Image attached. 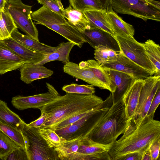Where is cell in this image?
<instances>
[{
	"instance_id": "d6986e66",
	"label": "cell",
	"mask_w": 160,
	"mask_h": 160,
	"mask_svg": "<svg viewBox=\"0 0 160 160\" xmlns=\"http://www.w3.org/2000/svg\"><path fill=\"white\" fill-rule=\"evenodd\" d=\"M3 41L8 47L28 63H37L42 60L46 54L19 43L11 37Z\"/></svg>"
},
{
	"instance_id": "d4e9b609",
	"label": "cell",
	"mask_w": 160,
	"mask_h": 160,
	"mask_svg": "<svg viewBox=\"0 0 160 160\" xmlns=\"http://www.w3.org/2000/svg\"><path fill=\"white\" fill-rule=\"evenodd\" d=\"M75 45L74 43L70 41L61 42L59 44L58 48L51 53L46 54L42 60L35 64L43 65L54 61H59L66 63L70 61V53Z\"/></svg>"
},
{
	"instance_id": "ffe728a7",
	"label": "cell",
	"mask_w": 160,
	"mask_h": 160,
	"mask_svg": "<svg viewBox=\"0 0 160 160\" xmlns=\"http://www.w3.org/2000/svg\"><path fill=\"white\" fill-rule=\"evenodd\" d=\"M112 144L103 145L95 142L86 137L81 140L78 151L70 156L68 160H84L87 155L108 152Z\"/></svg>"
},
{
	"instance_id": "8fae6325",
	"label": "cell",
	"mask_w": 160,
	"mask_h": 160,
	"mask_svg": "<svg viewBox=\"0 0 160 160\" xmlns=\"http://www.w3.org/2000/svg\"><path fill=\"white\" fill-rule=\"evenodd\" d=\"M46 84L48 89L47 92L29 96H17L12 98V104L19 110L31 108L39 109L59 95L52 85Z\"/></svg>"
},
{
	"instance_id": "ba28073f",
	"label": "cell",
	"mask_w": 160,
	"mask_h": 160,
	"mask_svg": "<svg viewBox=\"0 0 160 160\" xmlns=\"http://www.w3.org/2000/svg\"><path fill=\"white\" fill-rule=\"evenodd\" d=\"M32 8L21 0H9L6 2L4 8L11 15L18 28L30 37L39 41L38 31L31 18Z\"/></svg>"
},
{
	"instance_id": "7c38bea8",
	"label": "cell",
	"mask_w": 160,
	"mask_h": 160,
	"mask_svg": "<svg viewBox=\"0 0 160 160\" xmlns=\"http://www.w3.org/2000/svg\"><path fill=\"white\" fill-rule=\"evenodd\" d=\"M102 67L121 72L128 74L135 80L144 79L153 75L129 59L121 52L115 61L101 65Z\"/></svg>"
},
{
	"instance_id": "9c48e42d",
	"label": "cell",
	"mask_w": 160,
	"mask_h": 160,
	"mask_svg": "<svg viewBox=\"0 0 160 160\" xmlns=\"http://www.w3.org/2000/svg\"><path fill=\"white\" fill-rule=\"evenodd\" d=\"M120 51L124 55L142 68L155 74L152 66L146 54L144 43L133 37L115 35Z\"/></svg>"
},
{
	"instance_id": "ab89813d",
	"label": "cell",
	"mask_w": 160,
	"mask_h": 160,
	"mask_svg": "<svg viewBox=\"0 0 160 160\" xmlns=\"http://www.w3.org/2000/svg\"><path fill=\"white\" fill-rule=\"evenodd\" d=\"M6 160H28L26 151L20 147L14 149Z\"/></svg>"
},
{
	"instance_id": "e0dca14e",
	"label": "cell",
	"mask_w": 160,
	"mask_h": 160,
	"mask_svg": "<svg viewBox=\"0 0 160 160\" xmlns=\"http://www.w3.org/2000/svg\"><path fill=\"white\" fill-rule=\"evenodd\" d=\"M64 72L69 75L81 80L91 85L101 89L107 90L106 87L95 76L90 69L81 68L77 64L72 62L65 63L63 67Z\"/></svg>"
},
{
	"instance_id": "7dc6e473",
	"label": "cell",
	"mask_w": 160,
	"mask_h": 160,
	"mask_svg": "<svg viewBox=\"0 0 160 160\" xmlns=\"http://www.w3.org/2000/svg\"><path fill=\"white\" fill-rule=\"evenodd\" d=\"M5 0V1L6 2H7V1H8L9 0Z\"/></svg>"
},
{
	"instance_id": "cb8c5ba5",
	"label": "cell",
	"mask_w": 160,
	"mask_h": 160,
	"mask_svg": "<svg viewBox=\"0 0 160 160\" xmlns=\"http://www.w3.org/2000/svg\"><path fill=\"white\" fill-rule=\"evenodd\" d=\"M80 67L88 68L93 72L96 78L107 88V90L113 93L115 90V87L112 83L107 71L96 61L93 59L82 61L79 64Z\"/></svg>"
},
{
	"instance_id": "4dcf8cb0",
	"label": "cell",
	"mask_w": 160,
	"mask_h": 160,
	"mask_svg": "<svg viewBox=\"0 0 160 160\" xmlns=\"http://www.w3.org/2000/svg\"><path fill=\"white\" fill-rule=\"evenodd\" d=\"M0 129L17 146L26 151L25 139L21 130L0 122Z\"/></svg>"
},
{
	"instance_id": "e575fe53",
	"label": "cell",
	"mask_w": 160,
	"mask_h": 160,
	"mask_svg": "<svg viewBox=\"0 0 160 160\" xmlns=\"http://www.w3.org/2000/svg\"><path fill=\"white\" fill-rule=\"evenodd\" d=\"M62 90L66 93L89 95L95 92V88L91 85L72 83L63 87Z\"/></svg>"
},
{
	"instance_id": "4316f807",
	"label": "cell",
	"mask_w": 160,
	"mask_h": 160,
	"mask_svg": "<svg viewBox=\"0 0 160 160\" xmlns=\"http://www.w3.org/2000/svg\"><path fill=\"white\" fill-rule=\"evenodd\" d=\"M0 122L21 130L26 123L11 111L5 102L0 100Z\"/></svg>"
},
{
	"instance_id": "ac0fdd59",
	"label": "cell",
	"mask_w": 160,
	"mask_h": 160,
	"mask_svg": "<svg viewBox=\"0 0 160 160\" xmlns=\"http://www.w3.org/2000/svg\"><path fill=\"white\" fill-rule=\"evenodd\" d=\"M21 80L27 84L35 80L48 78L53 74L54 72L43 65L27 63L19 68Z\"/></svg>"
},
{
	"instance_id": "60d3db41",
	"label": "cell",
	"mask_w": 160,
	"mask_h": 160,
	"mask_svg": "<svg viewBox=\"0 0 160 160\" xmlns=\"http://www.w3.org/2000/svg\"><path fill=\"white\" fill-rule=\"evenodd\" d=\"M144 150L128 153L120 157L118 160H141L142 155Z\"/></svg>"
},
{
	"instance_id": "52a82bcc",
	"label": "cell",
	"mask_w": 160,
	"mask_h": 160,
	"mask_svg": "<svg viewBox=\"0 0 160 160\" xmlns=\"http://www.w3.org/2000/svg\"><path fill=\"white\" fill-rule=\"evenodd\" d=\"M39 128L24 125L21 130L25 140L28 160H60L54 148L49 147L40 134Z\"/></svg>"
},
{
	"instance_id": "f546056e",
	"label": "cell",
	"mask_w": 160,
	"mask_h": 160,
	"mask_svg": "<svg viewBox=\"0 0 160 160\" xmlns=\"http://www.w3.org/2000/svg\"><path fill=\"white\" fill-rule=\"evenodd\" d=\"M95 49L94 58L101 65L115 61L119 53L108 48L102 46H98Z\"/></svg>"
},
{
	"instance_id": "1f68e13d",
	"label": "cell",
	"mask_w": 160,
	"mask_h": 160,
	"mask_svg": "<svg viewBox=\"0 0 160 160\" xmlns=\"http://www.w3.org/2000/svg\"><path fill=\"white\" fill-rule=\"evenodd\" d=\"M38 131L48 146L51 148H55L60 147L66 141L65 139L59 136L55 131L52 129L39 128Z\"/></svg>"
},
{
	"instance_id": "8992f818",
	"label": "cell",
	"mask_w": 160,
	"mask_h": 160,
	"mask_svg": "<svg viewBox=\"0 0 160 160\" xmlns=\"http://www.w3.org/2000/svg\"><path fill=\"white\" fill-rule=\"evenodd\" d=\"M113 10L144 21H160V2L155 0H111Z\"/></svg>"
},
{
	"instance_id": "d590c367",
	"label": "cell",
	"mask_w": 160,
	"mask_h": 160,
	"mask_svg": "<svg viewBox=\"0 0 160 160\" xmlns=\"http://www.w3.org/2000/svg\"><path fill=\"white\" fill-rule=\"evenodd\" d=\"M40 4L51 11L62 15V10L64 9L61 1L59 0H37Z\"/></svg>"
},
{
	"instance_id": "603a6c76",
	"label": "cell",
	"mask_w": 160,
	"mask_h": 160,
	"mask_svg": "<svg viewBox=\"0 0 160 160\" xmlns=\"http://www.w3.org/2000/svg\"><path fill=\"white\" fill-rule=\"evenodd\" d=\"M63 16L68 23L81 33L90 28L89 22L83 12L73 8L70 5L62 10Z\"/></svg>"
},
{
	"instance_id": "bcb514c9",
	"label": "cell",
	"mask_w": 160,
	"mask_h": 160,
	"mask_svg": "<svg viewBox=\"0 0 160 160\" xmlns=\"http://www.w3.org/2000/svg\"><path fill=\"white\" fill-rule=\"evenodd\" d=\"M6 2L5 0H0V9H4Z\"/></svg>"
},
{
	"instance_id": "44dd1931",
	"label": "cell",
	"mask_w": 160,
	"mask_h": 160,
	"mask_svg": "<svg viewBox=\"0 0 160 160\" xmlns=\"http://www.w3.org/2000/svg\"><path fill=\"white\" fill-rule=\"evenodd\" d=\"M83 13L90 27L101 29L115 36L106 11L102 9L95 10L85 11Z\"/></svg>"
},
{
	"instance_id": "f1b7e54d",
	"label": "cell",
	"mask_w": 160,
	"mask_h": 160,
	"mask_svg": "<svg viewBox=\"0 0 160 160\" xmlns=\"http://www.w3.org/2000/svg\"><path fill=\"white\" fill-rule=\"evenodd\" d=\"M80 137L66 141L60 147L54 148L60 160H68V158L78 150L81 140Z\"/></svg>"
},
{
	"instance_id": "7a4b0ae2",
	"label": "cell",
	"mask_w": 160,
	"mask_h": 160,
	"mask_svg": "<svg viewBox=\"0 0 160 160\" xmlns=\"http://www.w3.org/2000/svg\"><path fill=\"white\" fill-rule=\"evenodd\" d=\"M123 134L112 144L108 151L112 160H118L128 153L145 150L153 140L160 137V122L145 117L137 126L131 121Z\"/></svg>"
},
{
	"instance_id": "484cf974",
	"label": "cell",
	"mask_w": 160,
	"mask_h": 160,
	"mask_svg": "<svg viewBox=\"0 0 160 160\" xmlns=\"http://www.w3.org/2000/svg\"><path fill=\"white\" fill-rule=\"evenodd\" d=\"M107 13L115 36L133 37L135 29L133 26L123 21L114 11Z\"/></svg>"
},
{
	"instance_id": "f35d334b",
	"label": "cell",
	"mask_w": 160,
	"mask_h": 160,
	"mask_svg": "<svg viewBox=\"0 0 160 160\" xmlns=\"http://www.w3.org/2000/svg\"><path fill=\"white\" fill-rule=\"evenodd\" d=\"M160 102V88L156 93L150 105L146 117L153 118L155 111Z\"/></svg>"
},
{
	"instance_id": "277c9868",
	"label": "cell",
	"mask_w": 160,
	"mask_h": 160,
	"mask_svg": "<svg viewBox=\"0 0 160 160\" xmlns=\"http://www.w3.org/2000/svg\"><path fill=\"white\" fill-rule=\"evenodd\" d=\"M31 16L35 23L46 26L80 48L87 42L82 34L71 26L63 16L44 6L32 12Z\"/></svg>"
},
{
	"instance_id": "5b68a950",
	"label": "cell",
	"mask_w": 160,
	"mask_h": 160,
	"mask_svg": "<svg viewBox=\"0 0 160 160\" xmlns=\"http://www.w3.org/2000/svg\"><path fill=\"white\" fill-rule=\"evenodd\" d=\"M112 104V93L98 107L76 122L55 131L66 141L87 137L100 122Z\"/></svg>"
},
{
	"instance_id": "83f0119b",
	"label": "cell",
	"mask_w": 160,
	"mask_h": 160,
	"mask_svg": "<svg viewBox=\"0 0 160 160\" xmlns=\"http://www.w3.org/2000/svg\"><path fill=\"white\" fill-rule=\"evenodd\" d=\"M147 56L156 75H160V47L153 40L148 39L144 43Z\"/></svg>"
},
{
	"instance_id": "3957f363",
	"label": "cell",
	"mask_w": 160,
	"mask_h": 160,
	"mask_svg": "<svg viewBox=\"0 0 160 160\" xmlns=\"http://www.w3.org/2000/svg\"><path fill=\"white\" fill-rule=\"evenodd\" d=\"M122 99L112 103L102 119L87 136L92 140L103 145L112 144L123 134L128 125Z\"/></svg>"
},
{
	"instance_id": "836d02e7",
	"label": "cell",
	"mask_w": 160,
	"mask_h": 160,
	"mask_svg": "<svg viewBox=\"0 0 160 160\" xmlns=\"http://www.w3.org/2000/svg\"><path fill=\"white\" fill-rule=\"evenodd\" d=\"M70 5L74 9L83 12L103 9L99 0H69Z\"/></svg>"
},
{
	"instance_id": "7402d4cb",
	"label": "cell",
	"mask_w": 160,
	"mask_h": 160,
	"mask_svg": "<svg viewBox=\"0 0 160 160\" xmlns=\"http://www.w3.org/2000/svg\"><path fill=\"white\" fill-rule=\"evenodd\" d=\"M11 37L19 43L35 51L47 54L56 50L59 45L56 47H52L40 42L27 35L20 33L18 28L12 33Z\"/></svg>"
},
{
	"instance_id": "2e32d148",
	"label": "cell",
	"mask_w": 160,
	"mask_h": 160,
	"mask_svg": "<svg viewBox=\"0 0 160 160\" xmlns=\"http://www.w3.org/2000/svg\"><path fill=\"white\" fill-rule=\"evenodd\" d=\"M103 68L108 73L112 83L115 87L114 92L111 93L112 103L116 102L122 99L125 92L135 79L131 76L124 73Z\"/></svg>"
},
{
	"instance_id": "5bb4252c",
	"label": "cell",
	"mask_w": 160,
	"mask_h": 160,
	"mask_svg": "<svg viewBox=\"0 0 160 160\" xmlns=\"http://www.w3.org/2000/svg\"><path fill=\"white\" fill-rule=\"evenodd\" d=\"M27 63L0 40V75L18 69Z\"/></svg>"
},
{
	"instance_id": "8d00e7d4",
	"label": "cell",
	"mask_w": 160,
	"mask_h": 160,
	"mask_svg": "<svg viewBox=\"0 0 160 160\" xmlns=\"http://www.w3.org/2000/svg\"><path fill=\"white\" fill-rule=\"evenodd\" d=\"M0 16L5 26L11 35L12 32L18 27L10 14L4 8L0 9Z\"/></svg>"
},
{
	"instance_id": "74e56055",
	"label": "cell",
	"mask_w": 160,
	"mask_h": 160,
	"mask_svg": "<svg viewBox=\"0 0 160 160\" xmlns=\"http://www.w3.org/2000/svg\"><path fill=\"white\" fill-rule=\"evenodd\" d=\"M160 137L153 140L148 146L151 160H157L159 157Z\"/></svg>"
},
{
	"instance_id": "7bdbcfd3",
	"label": "cell",
	"mask_w": 160,
	"mask_h": 160,
	"mask_svg": "<svg viewBox=\"0 0 160 160\" xmlns=\"http://www.w3.org/2000/svg\"><path fill=\"white\" fill-rule=\"evenodd\" d=\"M11 37V35L6 29L0 16V40H4Z\"/></svg>"
},
{
	"instance_id": "ee69618b",
	"label": "cell",
	"mask_w": 160,
	"mask_h": 160,
	"mask_svg": "<svg viewBox=\"0 0 160 160\" xmlns=\"http://www.w3.org/2000/svg\"><path fill=\"white\" fill-rule=\"evenodd\" d=\"M103 10L107 12L114 11L111 5V0H99Z\"/></svg>"
},
{
	"instance_id": "d6a6232c",
	"label": "cell",
	"mask_w": 160,
	"mask_h": 160,
	"mask_svg": "<svg viewBox=\"0 0 160 160\" xmlns=\"http://www.w3.org/2000/svg\"><path fill=\"white\" fill-rule=\"evenodd\" d=\"M19 147L0 129V159L6 160L8 155Z\"/></svg>"
},
{
	"instance_id": "30bf717a",
	"label": "cell",
	"mask_w": 160,
	"mask_h": 160,
	"mask_svg": "<svg viewBox=\"0 0 160 160\" xmlns=\"http://www.w3.org/2000/svg\"><path fill=\"white\" fill-rule=\"evenodd\" d=\"M144 80L136 114L131 120L137 126L145 118L152 99L160 88V75L151 76Z\"/></svg>"
},
{
	"instance_id": "b9f144b4",
	"label": "cell",
	"mask_w": 160,
	"mask_h": 160,
	"mask_svg": "<svg viewBox=\"0 0 160 160\" xmlns=\"http://www.w3.org/2000/svg\"><path fill=\"white\" fill-rule=\"evenodd\" d=\"M46 119V115L44 113H41V116L38 118L34 121L28 124V125L31 127L40 128L43 124Z\"/></svg>"
},
{
	"instance_id": "6da1fadb",
	"label": "cell",
	"mask_w": 160,
	"mask_h": 160,
	"mask_svg": "<svg viewBox=\"0 0 160 160\" xmlns=\"http://www.w3.org/2000/svg\"><path fill=\"white\" fill-rule=\"evenodd\" d=\"M103 101L94 94L66 93L63 96L59 95L39 109L46 116L45 122L40 128L52 129L71 116L93 110Z\"/></svg>"
},
{
	"instance_id": "f6af8a7d",
	"label": "cell",
	"mask_w": 160,
	"mask_h": 160,
	"mask_svg": "<svg viewBox=\"0 0 160 160\" xmlns=\"http://www.w3.org/2000/svg\"><path fill=\"white\" fill-rule=\"evenodd\" d=\"M148 147V146L143 151L142 155L141 160H151V155Z\"/></svg>"
},
{
	"instance_id": "9a60e30c",
	"label": "cell",
	"mask_w": 160,
	"mask_h": 160,
	"mask_svg": "<svg viewBox=\"0 0 160 160\" xmlns=\"http://www.w3.org/2000/svg\"><path fill=\"white\" fill-rule=\"evenodd\" d=\"M144 79L135 80L123 95L122 100L129 122L133 119L136 113Z\"/></svg>"
},
{
	"instance_id": "4fadbf2b",
	"label": "cell",
	"mask_w": 160,
	"mask_h": 160,
	"mask_svg": "<svg viewBox=\"0 0 160 160\" xmlns=\"http://www.w3.org/2000/svg\"><path fill=\"white\" fill-rule=\"evenodd\" d=\"M81 33L87 42L95 49L98 46L105 47L119 52L120 48L114 36L100 29L90 28Z\"/></svg>"
}]
</instances>
